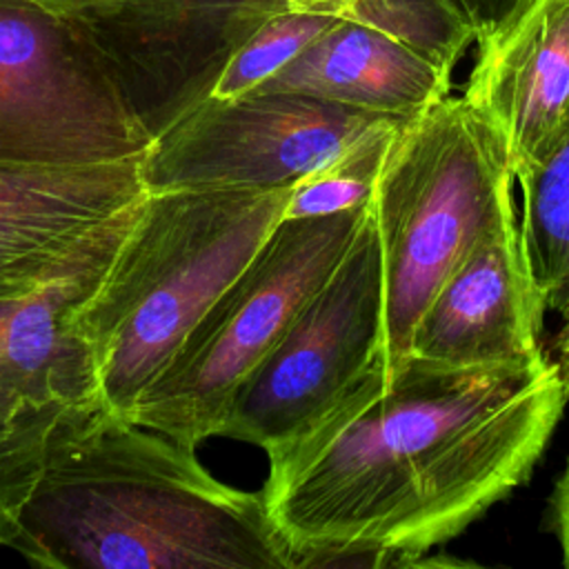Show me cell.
I'll return each mask as SVG.
<instances>
[{
  "instance_id": "7a4b0ae2",
  "label": "cell",
  "mask_w": 569,
  "mask_h": 569,
  "mask_svg": "<svg viewBox=\"0 0 569 569\" xmlns=\"http://www.w3.org/2000/svg\"><path fill=\"white\" fill-rule=\"evenodd\" d=\"M20 525L42 569H289L260 491L100 396L62 409Z\"/></svg>"
},
{
  "instance_id": "8992f818",
  "label": "cell",
  "mask_w": 569,
  "mask_h": 569,
  "mask_svg": "<svg viewBox=\"0 0 569 569\" xmlns=\"http://www.w3.org/2000/svg\"><path fill=\"white\" fill-rule=\"evenodd\" d=\"M131 116L91 44L40 0H0V164L67 167L142 158Z\"/></svg>"
},
{
  "instance_id": "9c48e42d",
  "label": "cell",
  "mask_w": 569,
  "mask_h": 569,
  "mask_svg": "<svg viewBox=\"0 0 569 569\" xmlns=\"http://www.w3.org/2000/svg\"><path fill=\"white\" fill-rule=\"evenodd\" d=\"M100 56L131 116L158 138L204 102L271 18L347 0H40Z\"/></svg>"
},
{
  "instance_id": "277c9868",
  "label": "cell",
  "mask_w": 569,
  "mask_h": 569,
  "mask_svg": "<svg viewBox=\"0 0 569 569\" xmlns=\"http://www.w3.org/2000/svg\"><path fill=\"white\" fill-rule=\"evenodd\" d=\"M507 144L462 96L409 118L380 169L371 216L385 278L387 371L411 351L413 329L445 278L516 211Z\"/></svg>"
},
{
  "instance_id": "5b68a950",
  "label": "cell",
  "mask_w": 569,
  "mask_h": 569,
  "mask_svg": "<svg viewBox=\"0 0 569 569\" xmlns=\"http://www.w3.org/2000/svg\"><path fill=\"white\" fill-rule=\"evenodd\" d=\"M369 211L371 202L329 216L282 218L129 418L193 449L222 436L238 387L340 264Z\"/></svg>"
},
{
  "instance_id": "4fadbf2b",
  "label": "cell",
  "mask_w": 569,
  "mask_h": 569,
  "mask_svg": "<svg viewBox=\"0 0 569 569\" xmlns=\"http://www.w3.org/2000/svg\"><path fill=\"white\" fill-rule=\"evenodd\" d=\"M476 42L462 98L502 136L518 178L569 136V0H522Z\"/></svg>"
},
{
  "instance_id": "5bb4252c",
  "label": "cell",
  "mask_w": 569,
  "mask_h": 569,
  "mask_svg": "<svg viewBox=\"0 0 569 569\" xmlns=\"http://www.w3.org/2000/svg\"><path fill=\"white\" fill-rule=\"evenodd\" d=\"M111 256L0 298V389L60 407L100 396L98 360L80 316Z\"/></svg>"
},
{
  "instance_id": "2e32d148",
  "label": "cell",
  "mask_w": 569,
  "mask_h": 569,
  "mask_svg": "<svg viewBox=\"0 0 569 569\" xmlns=\"http://www.w3.org/2000/svg\"><path fill=\"white\" fill-rule=\"evenodd\" d=\"M62 409L0 389V547L20 556L24 551L20 513L44 467L49 436Z\"/></svg>"
},
{
  "instance_id": "d6986e66",
  "label": "cell",
  "mask_w": 569,
  "mask_h": 569,
  "mask_svg": "<svg viewBox=\"0 0 569 569\" xmlns=\"http://www.w3.org/2000/svg\"><path fill=\"white\" fill-rule=\"evenodd\" d=\"M520 2L522 0H458L476 31V40L498 27Z\"/></svg>"
},
{
  "instance_id": "9a60e30c",
  "label": "cell",
  "mask_w": 569,
  "mask_h": 569,
  "mask_svg": "<svg viewBox=\"0 0 569 569\" xmlns=\"http://www.w3.org/2000/svg\"><path fill=\"white\" fill-rule=\"evenodd\" d=\"M520 238L545 307L569 298V136L540 164L518 178Z\"/></svg>"
},
{
  "instance_id": "3957f363",
  "label": "cell",
  "mask_w": 569,
  "mask_h": 569,
  "mask_svg": "<svg viewBox=\"0 0 569 569\" xmlns=\"http://www.w3.org/2000/svg\"><path fill=\"white\" fill-rule=\"evenodd\" d=\"M293 189L147 191L80 316L109 407L129 416L282 220Z\"/></svg>"
},
{
  "instance_id": "ffe728a7",
  "label": "cell",
  "mask_w": 569,
  "mask_h": 569,
  "mask_svg": "<svg viewBox=\"0 0 569 569\" xmlns=\"http://www.w3.org/2000/svg\"><path fill=\"white\" fill-rule=\"evenodd\" d=\"M551 509H553V533L560 545L562 565L569 569V460L551 493Z\"/></svg>"
},
{
  "instance_id": "7c38bea8",
  "label": "cell",
  "mask_w": 569,
  "mask_h": 569,
  "mask_svg": "<svg viewBox=\"0 0 569 569\" xmlns=\"http://www.w3.org/2000/svg\"><path fill=\"white\" fill-rule=\"evenodd\" d=\"M545 309L511 211L436 289L413 329L409 358L442 367L531 360L542 356Z\"/></svg>"
},
{
  "instance_id": "30bf717a",
  "label": "cell",
  "mask_w": 569,
  "mask_h": 569,
  "mask_svg": "<svg viewBox=\"0 0 569 569\" xmlns=\"http://www.w3.org/2000/svg\"><path fill=\"white\" fill-rule=\"evenodd\" d=\"M476 42L458 0H349L336 24L251 93H300L413 118L449 96Z\"/></svg>"
},
{
  "instance_id": "44dd1931",
  "label": "cell",
  "mask_w": 569,
  "mask_h": 569,
  "mask_svg": "<svg viewBox=\"0 0 569 569\" xmlns=\"http://www.w3.org/2000/svg\"><path fill=\"white\" fill-rule=\"evenodd\" d=\"M560 313H562V325L558 329V336H556V345H553V365L558 369V376H560V382H562V389L567 393V400H569V298L567 302L560 307Z\"/></svg>"
},
{
  "instance_id": "ba28073f",
  "label": "cell",
  "mask_w": 569,
  "mask_h": 569,
  "mask_svg": "<svg viewBox=\"0 0 569 569\" xmlns=\"http://www.w3.org/2000/svg\"><path fill=\"white\" fill-rule=\"evenodd\" d=\"M382 342V253L369 211L340 264L238 387L222 436L271 451L378 365Z\"/></svg>"
},
{
  "instance_id": "e0dca14e",
  "label": "cell",
  "mask_w": 569,
  "mask_h": 569,
  "mask_svg": "<svg viewBox=\"0 0 569 569\" xmlns=\"http://www.w3.org/2000/svg\"><path fill=\"white\" fill-rule=\"evenodd\" d=\"M347 2L305 7L280 13L264 22L224 67L211 96L236 98L256 91L264 80H269L305 47H309L320 33L336 24Z\"/></svg>"
},
{
  "instance_id": "ac0fdd59",
  "label": "cell",
  "mask_w": 569,
  "mask_h": 569,
  "mask_svg": "<svg viewBox=\"0 0 569 569\" xmlns=\"http://www.w3.org/2000/svg\"><path fill=\"white\" fill-rule=\"evenodd\" d=\"M402 124L369 140L313 178L296 184L282 218L329 216L369 204L389 147Z\"/></svg>"
},
{
  "instance_id": "52a82bcc",
  "label": "cell",
  "mask_w": 569,
  "mask_h": 569,
  "mask_svg": "<svg viewBox=\"0 0 569 569\" xmlns=\"http://www.w3.org/2000/svg\"><path fill=\"white\" fill-rule=\"evenodd\" d=\"M409 118L300 93L209 96L151 140L147 191L300 184Z\"/></svg>"
},
{
  "instance_id": "6da1fadb",
  "label": "cell",
  "mask_w": 569,
  "mask_h": 569,
  "mask_svg": "<svg viewBox=\"0 0 569 569\" xmlns=\"http://www.w3.org/2000/svg\"><path fill=\"white\" fill-rule=\"evenodd\" d=\"M567 405L545 353L489 367L380 360L267 451L260 489L289 569L418 567L520 487Z\"/></svg>"
},
{
  "instance_id": "8fae6325",
  "label": "cell",
  "mask_w": 569,
  "mask_h": 569,
  "mask_svg": "<svg viewBox=\"0 0 569 569\" xmlns=\"http://www.w3.org/2000/svg\"><path fill=\"white\" fill-rule=\"evenodd\" d=\"M140 160L0 164V298L111 256L147 196Z\"/></svg>"
}]
</instances>
